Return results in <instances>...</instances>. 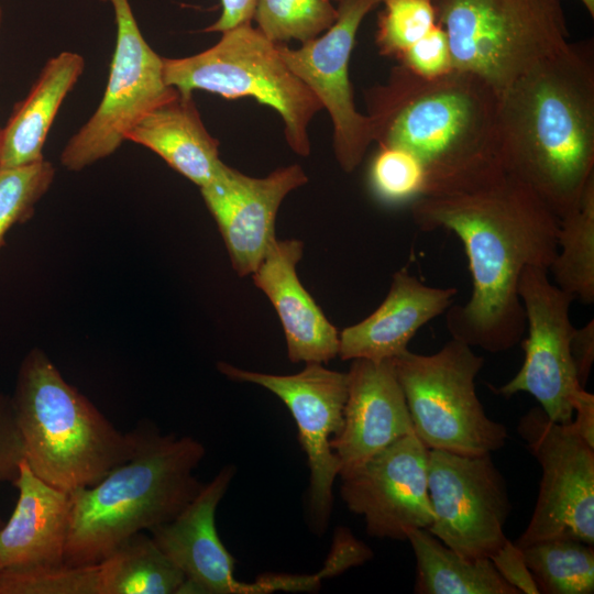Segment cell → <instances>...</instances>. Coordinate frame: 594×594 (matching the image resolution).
<instances>
[{"label": "cell", "mask_w": 594, "mask_h": 594, "mask_svg": "<svg viewBox=\"0 0 594 594\" xmlns=\"http://www.w3.org/2000/svg\"><path fill=\"white\" fill-rule=\"evenodd\" d=\"M410 205L420 230L454 233L468 257L472 293L466 302L446 311L451 338L490 353L516 346L526 330L518 294L521 273L529 266L549 271L560 219L505 172L479 187L422 196Z\"/></svg>", "instance_id": "6da1fadb"}, {"label": "cell", "mask_w": 594, "mask_h": 594, "mask_svg": "<svg viewBox=\"0 0 594 594\" xmlns=\"http://www.w3.org/2000/svg\"><path fill=\"white\" fill-rule=\"evenodd\" d=\"M503 170L559 218L578 209L594 180V46L569 42L498 94Z\"/></svg>", "instance_id": "7a4b0ae2"}, {"label": "cell", "mask_w": 594, "mask_h": 594, "mask_svg": "<svg viewBox=\"0 0 594 594\" xmlns=\"http://www.w3.org/2000/svg\"><path fill=\"white\" fill-rule=\"evenodd\" d=\"M374 142L418 158L424 196L479 187L504 170L497 152L498 91L481 77L452 69L436 78L396 66L369 94Z\"/></svg>", "instance_id": "3957f363"}, {"label": "cell", "mask_w": 594, "mask_h": 594, "mask_svg": "<svg viewBox=\"0 0 594 594\" xmlns=\"http://www.w3.org/2000/svg\"><path fill=\"white\" fill-rule=\"evenodd\" d=\"M204 455L194 438L143 429L128 461L69 493L65 563H98L132 535L176 518L205 485L194 474Z\"/></svg>", "instance_id": "277c9868"}, {"label": "cell", "mask_w": 594, "mask_h": 594, "mask_svg": "<svg viewBox=\"0 0 594 594\" xmlns=\"http://www.w3.org/2000/svg\"><path fill=\"white\" fill-rule=\"evenodd\" d=\"M11 402L26 463L66 493L97 484L135 453L142 438L143 429L118 430L41 349L22 360Z\"/></svg>", "instance_id": "5b68a950"}, {"label": "cell", "mask_w": 594, "mask_h": 594, "mask_svg": "<svg viewBox=\"0 0 594 594\" xmlns=\"http://www.w3.org/2000/svg\"><path fill=\"white\" fill-rule=\"evenodd\" d=\"M433 1L453 69L481 77L498 94L570 42L561 0Z\"/></svg>", "instance_id": "8992f818"}, {"label": "cell", "mask_w": 594, "mask_h": 594, "mask_svg": "<svg viewBox=\"0 0 594 594\" xmlns=\"http://www.w3.org/2000/svg\"><path fill=\"white\" fill-rule=\"evenodd\" d=\"M165 82L182 96L196 89L226 98L253 97L275 109L285 123L288 145L310 152L308 124L322 106L283 59L278 44L251 22L222 32L210 48L183 58L163 57Z\"/></svg>", "instance_id": "52a82bcc"}, {"label": "cell", "mask_w": 594, "mask_h": 594, "mask_svg": "<svg viewBox=\"0 0 594 594\" xmlns=\"http://www.w3.org/2000/svg\"><path fill=\"white\" fill-rule=\"evenodd\" d=\"M414 432L428 450L484 454L502 449L506 427L487 417L475 380L484 364L472 346L451 338L432 354L392 359Z\"/></svg>", "instance_id": "ba28073f"}, {"label": "cell", "mask_w": 594, "mask_h": 594, "mask_svg": "<svg viewBox=\"0 0 594 594\" xmlns=\"http://www.w3.org/2000/svg\"><path fill=\"white\" fill-rule=\"evenodd\" d=\"M103 1L114 11L116 47L98 108L62 151L61 163L72 172L111 155L147 113L178 96L165 82L163 57L144 40L129 0Z\"/></svg>", "instance_id": "9c48e42d"}, {"label": "cell", "mask_w": 594, "mask_h": 594, "mask_svg": "<svg viewBox=\"0 0 594 594\" xmlns=\"http://www.w3.org/2000/svg\"><path fill=\"white\" fill-rule=\"evenodd\" d=\"M517 432L542 474L530 521L514 543L563 538L594 544V447L540 406L519 419Z\"/></svg>", "instance_id": "30bf717a"}, {"label": "cell", "mask_w": 594, "mask_h": 594, "mask_svg": "<svg viewBox=\"0 0 594 594\" xmlns=\"http://www.w3.org/2000/svg\"><path fill=\"white\" fill-rule=\"evenodd\" d=\"M428 494L433 520L427 530L459 554L490 558L508 539L512 504L491 453L429 450Z\"/></svg>", "instance_id": "8fae6325"}, {"label": "cell", "mask_w": 594, "mask_h": 594, "mask_svg": "<svg viewBox=\"0 0 594 594\" xmlns=\"http://www.w3.org/2000/svg\"><path fill=\"white\" fill-rule=\"evenodd\" d=\"M518 294L527 332L521 340L524 363L512 380L492 389L504 397L528 393L549 419L569 424L573 419L575 398L584 389L570 352L575 331L570 320L574 299L550 280L548 270L536 266L522 271Z\"/></svg>", "instance_id": "7c38bea8"}, {"label": "cell", "mask_w": 594, "mask_h": 594, "mask_svg": "<svg viewBox=\"0 0 594 594\" xmlns=\"http://www.w3.org/2000/svg\"><path fill=\"white\" fill-rule=\"evenodd\" d=\"M218 370L231 380L268 389L289 409L310 469L311 520L316 529L324 530L332 509V486L340 470L330 441L343 424L346 373L328 370L321 363H307L301 372L294 375L252 372L224 362L218 363Z\"/></svg>", "instance_id": "4fadbf2b"}, {"label": "cell", "mask_w": 594, "mask_h": 594, "mask_svg": "<svg viewBox=\"0 0 594 594\" xmlns=\"http://www.w3.org/2000/svg\"><path fill=\"white\" fill-rule=\"evenodd\" d=\"M234 472L233 465L222 468L176 518L148 530L158 548L185 575L179 594L307 592L311 586L309 575L268 573L253 583L234 578V559L221 542L215 519Z\"/></svg>", "instance_id": "5bb4252c"}, {"label": "cell", "mask_w": 594, "mask_h": 594, "mask_svg": "<svg viewBox=\"0 0 594 594\" xmlns=\"http://www.w3.org/2000/svg\"><path fill=\"white\" fill-rule=\"evenodd\" d=\"M380 3L381 0H340L338 16L323 35L301 43L297 50L278 44L287 66L329 112L334 154L346 173L360 165L374 142L371 118L354 106L349 62L362 21Z\"/></svg>", "instance_id": "9a60e30c"}, {"label": "cell", "mask_w": 594, "mask_h": 594, "mask_svg": "<svg viewBox=\"0 0 594 594\" xmlns=\"http://www.w3.org/2000/svg\"><path fill=\"white\" fill-rule=\"evenodd\" d=\"M428 453L408 433L341 477V497L361 515L374 538L406 540L410 529H428L433 513L428 494Z\"/></svg>", "instance_id": "2e32d148"}, {"label": "cell", "mask_w": 594, "mask_h": 594, "mask_svg": "<svg viewBox=\"0 0 594 594\" xmlns=\"http://www.w3.org/2000/svg\"><path fill=\"white\" fill-rule=\"evenodd\" d=\"M307 180L297 164L277 168L263 178L223 164L215 178L200 187L239 276L257 268L277 239L275 219L282 201Z\"/></svg>", "instance_id": "e0dca14e"}, {"label": "cell", "mask_w": 594, "mask_h": 594, "mask_svg": "<svg viewBox=\"0 0 594 594\" xmlns=\"http://www.w3.org/2000/svg\"><path fill=\"white\" fill-rule=\"evenodd\" d=\"M343 424L331 439L344 477L397 439L414 432L392 360H352Z\"/></svg>", "instance_id": "ac0fdd59"}, {"label": "cell", "mask_w": 594, "mask_h": 594, "mask_svg": "<svg viewBox=\"0 0 594 594\" xmlns=\"http://www.w3.org/2000/svg\"><path fill=\"white\" fill-rule=\"evenodd\" d=\"M304 243L276 239L252 273L282 322L292 362L328 363L339 352V332L300 283L296 266Z\"/></svg>", "instance_id": "d6986e66"}, {"label": "cell", "mask_w": 594, "mask_h": 594, "mask_svg": "<svg viewBox=\"0 0 594 594\" xmlns=\"http://www.w3.org/2000/svg\"><path fill=\"white\" fill-rule=\"evenodd\" d=\"M457 294L455 287L429 286L405 270L396 272L383 302L339 332L338 355L375 362L400 355L420 328L446 314Z\"/></svg>", "instance_id": "ffe728a7"}, {"label": "cell", "mask_w": 594, "mask_h": 594, "mask_svg": "<svg viewBox=\"0 0 594 594\" xmlns=\"http://www.w3.org/2000/svg\"><path fill=\"white\" fill-rule=\"evenodd\" d=\"M12 484L19 497L8 522L0 528V569L65 563L69 493L40 479L25 459Z\"/></svg>", "instance_id": "44dd1931"}, {"label": "cell", "mask_w": 594, "mask_h": 594, "mask_svg": "<svg viewBox=\"0 0 594 594\" xmlns=\"http://www.w3.org/2000/svg\"><path fill=\"white\" fill-rule=\"evenodd\" d=\"M127 141L150 148L199 188L223 165L219 142L205 128L193 96L178 92L152 110L129 132Z\"/></svg>", "instance_id": "7402d4cb"}, {"label": "cell", "mask_w": 594, "mask_h": 594, "mask_svg": "<svg viewBox=\"0 0 594 594\" xmlns=\"http://www.w3.org/2000/svg\"><path fill=\"white\" fill-rule=\"evenodd\" d=\"M85 69L75 52H62L42 68L28 96L15 107L0 134V168L43 160L52 123Z\"/></svg>", "instance_id": "603a6c76"}, {"label": "cell", "mask_w": 594, "mask_h": 594, "mask_svg": "<svg viewBox=\"0 0 594 594\" xmlns=\"http://www.w3.org/2000/svg\"><path fill=\"white\" fill-rule=\"evenodd\" d=\"M406 540L416 558L417 594H519L490 558H465L425 528L410 529Z\"/></svg>", "instance_id": "cb8c5ba5"}, {"label": "cell", "mask_w": 594, "mask_h": 594, "mask_svg": "<svg viewBox=\"0 0 594 594\" xmlns=\"http://www.w3.org/2000/svg\"><path fill=\"white\" fill-rule=\"evenodd\" d=\"M99 594H179L185 575L143 531L98 562Z\"/></svg>", "instance_id": "d4e9b609"}, {"label": "cell", "mask_w": 594, "mask_h": 594, "mask_svg": "<svg viewBox=\"0 0 594 594\" xmlns=\"http://www.w3.org/2000/svg\"><path fill=\"white\" fill-rule=\"evenodd\" d=\"M553 283L573 299L594 301V180L576 210L560 219L558 251L549 267Z\"/></svg>", "instance_id": "484cf974"}, {"label": "cell", "mask_w": 594, "mask_h": 594, "mask_svg": "<svg viewBox=\"0 0 594 594\" xmlns=\"http://www.w3.org/2000/svg\"><path fill=\"white\" fill-rule=\"evenodd\" d=\"M539 593L592 594L594 548L576 539H548L521 548Z\"/></svg>", "instance_id": "4316f807"}, {"label": "cell", "mask_w": 594, "mask_h": 594, "mask_svg": "<svg viewBox=\"0 0 594 594\" xmlns=\"http://www.w3.org/2000/svg\"><path fill=\"white\" fill-rule=\"evenodd\" d=\"M337 16L332 0H255L252 20L268 40L285 44L319 36Z\"/></svg>", "instance_id": "83f0119b"}, {"label": "cell", "mask_w": 594, "mask_h": 594, "mask_svg": "<svg viewBox=\"0 0 594 594\" xmlns=\"http://www.w3.org/2000/svg\"><path fill=\"white\" fill-rule=\"evenodd\" d=\"M0 594H99L98 563L0 569Z\"/></svg>", "instance_id": "f1b7e54d"}, {"label": "cell", "mask_w": 594, "mask_h": 594, "mask_svg": "<svg viewBox=\"0 0 594 594\" xmlns=\"http://www.w3.org/2000/svg\"><path fill=\"white\" fill-rule=\"evenodd\" d=\"M54 177V166L44 158L28 165L0 168V250L9 230L32 217Z\"/></svg>", "instance_id": "f546056e"}, {"label": "cell", "mask_w": 594, "mask_h": 594, "mask_svg": "<svg viewBox=\"0 0 594 594\" xmlns=\"http://www.w3.org/2000/svg\"><path fill=\"white\" fill-rule=\"evenodd\" d=\"M370 187L387 205L414 202L426 194V173L416 156L396 146H383L372 160Z\"/></svg>", "instance_id": "4dcf8cb0"}, {"label": "cell", "mask_w": 594, "mask_h": 594, "mask_svg": "<svg viewBox=\"0 0 594 594\" xmlns=\"http://www.w3.org/2000/svg\"><path fill=\"white\" fill-rule=\"evenodd\" d=\"M378 14L375 42L381 55L399 59L437 23L433 0H386Z\"/></svg>", "instance_id": "1f68e13d"}, {"label": "cell", "mask_w": 594, "mask_h": 594, "mask_svg": "<svg viewBox=\"0 0 594 594\" xmlns=\"http://www.w3.org/2000/svg\"><path fill=\"white\" fill-rule=\"evenodd\" d=\"M403 66L425 78H436L453 69L451 50L443 28L437 23L398 59Z\"/></svg>", "instance_id": "d6a6232c"}, {"label": "cell", "mask_w": 594, "mask_h": 594, "mask_svg": "<svg viewBox=\"0 0 594 594\" xmlns=\"http://www.w3.org/2000/svg\"><path fill=\"white\" fill-rule=\"evenodd\" d=\"M24 460V443L20 433L11 396L0 394V484L13 482Z\"/></svg>", "instance_id": "836d02e7"}, {"label": "cell", "mask_w": 594, "mask_h": 594, "mask_svg": "<svg viewBox=\"0 0 594 594\" xmlns=\"http://www.w3.org/2000/svg\"><path fill=\"white\" fill-rule=\"evenodd\" d=\"M501 576L519 594H539L535 580L526 564L521 548L509 539L490 557Z\"/></svg>", "instance_id": "e575fe53"}, {"label": "cell", "mask_w": 594, "mask_h": 594, "mask_svg": "<svg viewBox=\"0 0 594 594\" xmlns=\"http://www.w3.org/2000/svg\"><path fill=\"white\" fill-rule=\"evenodd\" d=\"M570 352L578 381L585 388L594 362V320L576 329L570 343Z\"/></svg>", "instance_id": "d590c367"}, {"label": "cell", "mask_w": 594, "mask_h": 594, "mask_svg": "<svg viewBox=\"0 0 594 594\" xmlns=\"http://www.w3.org/2000/svg\"><path fill=\"white\" fill-rule=\"evenodd\" d=\"M573 419L569 427L591 447H594V395L582 389L573 405Z\"/></svg>", "instance_id": "8d00e7d4"}, {"label": "cell", "mask_w": 594, "mask_h": 594, "mask_svg": "<svg viewBox=\"0 0 594 594\" xmlns=\"http://www.w3.org/2000/svg\"><path fill=\"white\" fill-rule=\"evenodd\" d=\"M255 0H221V14L208 32H224L242 23L252 21Z\"/></svg>", "instance_id": "74e56055"}, {"label": "cell", "mask_w": 594, "mask_h": 594, "mask_svg": "<svg viewBox=\"0 0 594 594\" xmlns=\"http://www.w3.org/2000/svg\"><path fill=\"white\" fill-rule=\"evenodd\" d=\"M580 1L584 6L588 14L593 18L594 16V0H580Z\"/></svg>", "instance_id": "f35d334b"}, {"label": "cell", "mask_w": 594, "mask_h": 594, "mask_svg": "<svg viewBox=\"0 0 594 594\" xmlns=\"http://www.w3.org/2000/svg\"><path fill=\"white\" fill-rule=\"evenodd\" d=\"M336 1H338V2H339L340 0H336ZM381 1H382V2H384V1H386V0H381Z\"/></svg>", "instance_id": "ab89813d"}, {"label": "cell", "mask_w": 594, "mask_h": 594, "mask_svg": "<svg viewBox=\"0 0 594 594\" xmlns=\"http://www.w3.org/2000/svg\"><path fill=\"white\" fill-rule=\"evenodd\" d=\"M0 22H1V9H0Z\"/></svg>", "instance_id": "60d3db41"}, {"label": "cell", "mask_w": 594, "mask_h": 594, "mask_svg": "<svg viewBox=\"0 0 594 594\" xmlns=\"http://www.w3.org/2000/svg\"><path fill=\"white\" fill-rule=\"evenodd\" d=\"M2 127L0 125V134H1Z\"/></svg>", "instance_id": "b9f144b4"}]
</instances>
